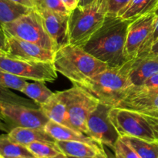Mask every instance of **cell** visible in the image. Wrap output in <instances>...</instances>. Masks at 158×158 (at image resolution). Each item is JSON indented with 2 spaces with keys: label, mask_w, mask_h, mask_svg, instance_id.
<instances>
[{
  "label": "cell",
  "mask_w": 158,
  "mask_h": 158,
  "mask_svg": "<svg viewBox=\"0 0 158 158\" xmlns=\"http://www.w3.org/2000/svg\"><path fill=\"white\" fill-rule=\"evenodd\" d=\"M131 20L106 15L103 26L92 35L83 49L108 67H120L128 60L125 56L127 35Z\"/></svg>",
  "instance_id": "cell-1"
},
{
  "label": "cell",
  "mask_w": 158,
  "mask_h": 158,
  "mask_svg": "<svg viewBox=\"0 0 158 158\" xmlns=\"http://www.w3.org/2000/svg\"><path fill=\"white\" fill-rule=\"evenodd\" d=\"M52 63L57 73H60L74 85L108 68L106 63L93 56L83 47L71 44L57 49Z\"/></svg>",
  "instance_id": "cell-2"
},
{
  "label": "cell",
  "mask_w": 158,
  "mask_h": 158,
  "mask_svg": "<svg viewBox=\"0 0 158 158\" xmlns=\"http://www.w3.org/2000/svg\"><path fill=\"white\" fill-rule=\"evenodd\" d=\"M92 94L100 103L116 107L133 86L125 64L108 67L100 73L76 84Z\"/></svg>",
  "instance_id": "cell-3"
},
{
  "label": "cell",
  "mask_w": 158,
  "mask_h": 158,
  "mask_svg": "<svg viewBox=\"0 0 158 158\" xmlns=\"http://www.w3.org/2000/svg\"><path fill=\"white\" fill-rule=\"evenodd\" d=\"M106 15V0H97L89 6H77L69 19V44L83 47L103 26Z\"/></svg>",
  "instance_id": "cell-4"
},
{
  "label": "cell",
  "mask_w": 158,
  "mask_h": 158,
  "mask_svg": "<svg viewBox=\"0 0 158 158\" xmlns=\"http://www.w3.org/2000/svg\"><path fill=\"white\" fill-rule=\"evenodd\" d=\"M110 117L120 137L158 140V117L125 108L112 107Z\"/></svg>",
  "instance_id": "cell-5"
},
{
  "label": "cell",
  "mask_w": 158,
  "mask_h": 158,
  "mask_svg": "<svg viewBox=\"0 0 158 158\" xmlns=\"http://www.w3.org/2000/svg\"><path fill=\"white\" fill-rule=\"evenodd\" d=\"M6 35H12L56 52L53 42L45 29L43 19L36 9L21 15L2 26Z\"/></svg>",
  "instance_id": "cell-6"
},
{
  "label": "cell",
  "mask_w": 158,
  "mask_h": 158,
  "mask_svg": "<svg viewBox=\"0 0 158 158\" xmlns=\"http://www.w3.org/2000/svg\"><path fill=\"white\" fill-rule=\"evenodd\" d=\"M64 94L71 128L86 135V122L100 101L77 85L64 90Z\"/></svg>",
  "instance_id": "cell-7"
},
{
  "label": "cell",
  "mask_w": 158,
  "mask_h": 158,
  "mask_svg": "<svg viewBox=\"0 0 158 158\" xmlns=\"http://www.w3.org/2000/svg\"><path fill=\"white\" fill-rule=\"evenodd\" d=\"M155 23L154 12L131 20L125 46V56L128 61L151 51L154 43Z\"/></svg>",
  "instance_id": "cell-8"
},
{
  "label": "cell",
  "mask_w": 158,
  "mask_h": 158,
  "mask_svg": "<svg viewBox=\"0 0 158 158\" xmlns=\"http://www.w3.org/2000/svg\"><path fill=\"white\" fill-rule=\"evenodd\" d=\"M0 69L25 80L43 83L54 82L57 78V71L52 62L21 60L6 55L0 56Z\"/></svg>",
  "instance_id": "cell-9"
},
{
  "label": "cell",
  "mask_w": 158,
  "mask_h": 158,
  "mask_svg": "<svg viewBox=\"0 0 158 158\" xmlns=\"http://www.w3.org/2000/svg\"><path fill=\"white\" fill-rule=\"evenodd\" d=\"M112 107L100 102L86 122V135L100 144L106 145L114 150L120 135L110 117V111Z\"/></svg>",
  "instance_id": "cell-10"
},
{
  "label": "cell",
  "mask_w": 158,
  "mask_h": 158,
  "mask_svg": "<svg viewBox=\"0 0 158 158\" xmlns=\"http://www.w3.org/2000/svg\"><path fill=\"white\" fill-rule=\"evenodd\" d=\"M0 120H4L12 129L17 127L44 129L49 120L40 107L12 103H0Z\"/></svg>",
  "instance_id": "cell-11"
},
{
  "label": "cell",
  "mask_w": 158,
  "mask_h": 158,
  "mask_svg": "<svg viewBox=\"0 0 158 158\" xmlns=\"http://www.w3.org/2000/svg\"><path fill=\"white\" fill-rule=\"evenodd\" d=\"M116 107L133 110L158 117V89L133 86Z\"/></svg>",
  "instance_id": "cell-12"
},
{
  "label": "cell",
  "mask_w": 158,
  "mask_h": 158,
  "mask_svg": "<svg viewBox=\"0 0 158 158\" xmlns=\"http://www.w3.org/2000/svg\"><path fill=\"white\" fill-rule=\"evenodd\" d=\"M6 56L21 60L40 62H53L55 52L41 47L31 42L6 35Z\"/></svg>",
  "instance_id": "cell-13"
},
{
  "label": "cell",
  "mask_w": 158,
  "mask_h": 158,
  "mask_svg": "<svg viewBox=\"0 0 158 158\" xmlns=\"http://www.w3.org/2000/svg\"><path fill=\"white\" fill-rule=\"evenodd\" d=\"M43 19L45 29L56 47V51L69 44V13H60L46 9H36Z\"/></svg>",
  "instance_id": "cell-14"
},
{
  "label": "cell",
  "mask_w": 158,
  "mask_h": 158,
  "mask_svg": "<svg viewBox=\"0 0 158 158\" xmlns=\"http://www.w3.org/2000/svg\"><path fill=\"white\" fill-rule=\"evenodd\" d=\"M125 66L133 86H141L158 73V54L150 51L129 60Z\"/></svg>",
  "instance_id": "cell-15"
},
{
  "label": "cell",
  "mask_w": 158,
  "mask_h": 158,
  "mask_svg": "<svg viewBox=\"0 0 158 158\" xmlns=\"http://www.w3.org/2000/svg\"><path fill=\"white\" fill-rule=\"evenodd\" d=\"M56 144L68 157L108 158L102 144H92L82 141H60Z\"/></svg>",
  "instance_id": "cell-16"
},
{
  "label": "cell",
  "mask_w": 158,
  "mask_h": 158,
  "mask_svg": "<svg viewBox=\"0 0 158 158\" xmlns=\"http://www.w3.org/2000/svg\"><path fill=\"white\" fill-rule=\"evenodd\" d=\"M40 107L49 120L71 128L64 91L54 93L52 97Z\"/></svg>",
  "instance_id": "cell-17"
},
{
  "label": "cell",
  "mask_w": 158,
  "mask_h": 158,
  "mask_svg": "<svg viewBox=\"0 0 158 158\" xmlns=\"http://www.w3.org/2000/svg\"><path fill=\"white\" fill-rule=\"evenodd\" d=\"M8 136L12 141L24 146H27L29 143L36 141L50 142V143H56V141L44 129H36V128L17 127L10 130L8 133Z\"/></svg>",
  "instance_id": "cell-18"
},
{
  "label": "cell",
  "mask_w": 158,
  "mask_h": 158,
  "mask_svg": "<svg viewBox=\"0 0 158 158\" xmlns=\"http://www.w3.org/2000/svg\"><path fill=\"white\" fill-rule=\"evenodd\" d=\"M45 131L53 137L56 140L60 141H82L86 143H92V144H100L88 137L85 134L78 132L75 130L69 128L68 127L59 124L56 122L49 120L44 128Z\"/></svg>",
  "instance_id": "cell-19"
},
{
  "label": "cell",
  "mask_w": 158,
  "mask_h": 158,
  "mask_svg": "<svg viewBox=\"0 0 158 158\" xmlns=\"http://www.w3.org/2000/svg\"><path fill=\"white\" fill-rule=\"evenodd\" d=\"M158 6V0H131L117 16L125 20H133L151 13Z\"/></svg>",
  "instance_id": "cell-20"
},
{
  "label": "cell",
  "mask_w": 158,
  "mask_h": 158,
  "mask_svg": "<svg viewBox=\"0 0 158 158\" xmlns=\"http://www.w3.org/2000/svg\"><path fill=\"white\" fill-rule=\"evenodd\" d=\"M120 139L129 145L140 158H158V140L148 141L127 136H122Z\"/></svg>",
  "instance_id": "cell-21"
},
{
  "label": "cell",
  "mask_w": 158,
  "mask_h": 158,
  "mask_svg": "<svg viewBox=\"0 0 158 158\" xmlns=\"http://www.w3.org/2000/svg\"><path fill=\"white\" fill-rule=\"evenodd\" d=\"M31 10L32 9L17 4L11 0H0V28Z\"/></svg>",
  "instance_id": "cell-22"
},
{
  "label": "cell",
  "mask_w": 158,
  "mask_h": 158,
  "mask_svg": "<svg viewBox=\"0 0 158 158\" xmlns=\"http://www.w3.org/2000/svg\"><path fill=\"white\" fill-rule=\"evenodd\" d=\"M0 156L3 158L34 157L26 146L12 141L8 134L0 135Z\"/></svg>",
  "instance_id": "cell-23"
},
{
  "label": "cell",
  "mask_w": 158,
  "mask_h": 158,
  "mask_svg": "<svg viewBox=\"0 0 158 158\" xmlns=\"http://www.w3.org/2000/svg\"><path fill=\"white\" fill-rule=\"evenodd\" d=\"M21 93L29 97L40 106L46 103L54 94L53 92L43 84V82L40 81L27 83Z\"/></svg>",
  "instance_id": "cell-24"
},
{
  "label": "cell",
  "mask_w": 158,
  "mask_h": 158,
  "mask_svg": "<svg viewBox=\"0 0 158 158\" xmlns=\"http://www.w3.org/2000/svg\"><path fill=\"white\" fill-rule=\"evenodd\" d=\"M36 158H52L61 153L56 143L36 141L26 146Z\"/></svg>",
  "instance_id": "cell-25"
},
{
  "label": "cell",
  "mask_w": 158,
  "mask_h": 158,
  "mask_svg": "<svg viewBox=\"0 0 158 158\" xmlns=\"http://www.w3.org/2000/svg\"><path fill=\"white\" fill-rule=\"evenodd\" d=\"M0 103H12V104H20L24 106H30V107L40 108L38 104L29 99L24 98L17 95L14 92L10 90V89L3 87L0 86Z\"/></svg>",
  "instance_id": "cell-26"
},
{
  "label": "cell",
  "mask_w": 158,
  "mask_h": 158,
  "mask_svg": "<svg viewBox=\"0 0 158 158\" xmlns=\"http://www.w3.org/2000/svg\"><path fill=\"white\" fill-rule=\"evenodd\" d=\"M27 83L25 79L0 69V86L22 92Z\"/></svg>",
  "instance_id": "cell-27"
},
{
  "label": "cell",
  "mask_w": 158,
  "mask_h": 158,
  "mask_svg": "<svg viewBox=\"0 0 158 158\" xmlns=\"http://www.w3.org/2000/svg\"><path fill=\"white\" fill-rule=\"evenodd\" d=\"M36 9H46L60 13H70L62 0H36Z\"/></svg>",
  "instance_id": "cell-28"
},
{
  "label": "cell",
  "mask_w": 158,
  "mask_h": 158,
  "mask_svg": "<svg viewBox=\"0 0 158 158\" xmlns=\"http://www.w3.org/2000/svg\"><path fill=\"white\" fill-rule=\"evenodd\" d=\"M115 158H140L138 154L121 139H119L114 148Z\"/></svg>",
  "instance_id": "cell-29"
},
{
  "label": "cell",
  "mask_w": 158,
  "mask_h": 158,
  "mask_svg": "<svg viewBox=\"0 0 158 158\" xmlns=\"http://www.w3.org/2000/svg\"><path fill=\"white\" fill-rule=\"evenodd\" d=\"M131 0H106L107 6V15H117L124 9Z\"/></svg>",
  "instance_id": "cell-30"
},
{
  "label": "cell",
  "mask_w": 158,
  "mask_h": 158,
  "mask_svg": "<svg viewBox=\"0 0 158 158\" xmlns=\"http://www.w3.org/2000/svg\"><path fill=\"white\" fill-rule=\"evenodd\" d=\"M141 86L148 89H158V73L150 77L143 85H141Z\"/></svg>",
  "instance_id": "cell-31"
},
{
  "label": "cell",
  "mask_w": 158,
  "mask_h": 158,
  "mask_svg": "<svg viewBox=\"0 0 158 158\" xmlns=\"http://www.w3.org/2000/svg\"><path fill=\"white\" fill-rule=\"evenodd\" d=\"M11 1L14 2L19 5H21V6H26L29 9H36V0H11Z\"/></svg>",
  "instance_id": "cell-32"
},
{
  "label": "cell",
  "mask_w": 158,
  "mask_h": 158,
  "mask_svg": "<svg viewBox=\"0 0 158 158\" xmlns=\"http://www.w3.org/2000/svg\"><path fill=\"white\" fill-rule=\"evenodd\" d=\"M62 1L69 12L73 11L78 6L79 0H62Z\"/></svg>",
  "instance_id": "cell-33"
},
{
  "label": "cell",
  "mask_w": 158,
  "mask_h": 158,
  "mask_svg": "<svg viewBox=\"0 0 158 158\" xmlns=\"http://www.w3.org/2000/svg\"><path fill=\"white\" fill-rule=\"evenodd\" d=\"M6 36L4 31L2 28H0V49L4 50L6 52Z\"/></svg>",
  "instance_id": "cell-34"
},
{
  "label": "cell",
  "mask_w": 158,
  "mask_h": 158,
  "mask_svg": "<svg viewBox=\"0 0 158 158\" xmlns=\"http://www.w3.org/2000/svg\"><path fill=\"white\" fill-rule=\"evenodd\" d=\"M154 13L156 15V23H155V29H154V36H153V40H154V43L157 41L158 40V6L157 9L154 11ZM154 44V43H153Z\"/></svg>",
  "instance_id": "cell-35"
},
{
  "label": "cell",
  "mask_w": 158,
  "mask_h": 158,
  "mask_svg": "<svg viewBox=\"0 0 158 158\" xmlns=\"http://www.w3.org/2000/svg\"><path fill=\"white\" fill-rule=\"evenodd\" d=\"M97 0H79L78 2V6L80 7H84V6H89V5L92 4L94 2H96Z\"/></svg>",
  "instance_id": "cell-36"
},
{
  "label": "cell",
  "mask_w": 158,
  "mask_h": 158,
  "mask_svg": "<svg viewBox=\"0 0 158 158\" xmlns=\"http://www.w3.org/2000/svg\"><path fill=\"white\" fill-rule=\"evenodd\" d=\"M151 52H154V53L158 54V40L154 43L152 47H151Z\"/></svg>",
  "instance_id": "cell-37"
},
{
  "label": "cell",
  "mask_w": 158,
  "mask_h": 158,
  "mask_svg": "<svg viewBox=\"0 0 158 158\" xmlns=\"http://www.w3.org/2000/svg\"><path fill=\"white\" fill-rule=\"evenodd\" d=\"M52 158H69L68 156H66V154H64L63 153H60V154H59L58 155L55 156V157H52Z\"/></svg>",
  "instance_id": "cell-38"
},
{
  "label": "cell",
  "mask_w": 158,
  "mask_h": 158,
  "mask_svg": "<svg viewBox=\"0 0 158 158\" xmlns=\"http://www.w3.org/2000/svg\"><path fill=\"white\" fill-rule=\"evenodd\" d=\"M6 52H5L4 50L0 49V56H6Z\"/></svg>",
  "instance_id": "cell-39"
},
{
  "label": "cell",
  "mask_w": 158,
  "mask_h": 158,
  "mask_svg": "<svg viewBox=\"0 0 158 158\" xmlns=\"http://www.w3.org/2000/svg\"><path fill=\"white\" fill-rule=\"evenodd\" d=\"M15 158H36L34 157H15Z\"/></svg>",
  "instance_id": "cell-40"
},
{
  "label": "cell",
  "mask_w": 158,
  "mask_h": 158,
  "mask_svg": "<svg viewBox=\"0 0 158 158\" xmlns=\"http://www.w3.org/2000/svg\"><path fill=\"white\" fill-rule=\"evenodd\" d=\"M69 158H95V157H69Z\"/></svg>",
  "instance_id": "cell-41"
},
{
  "label": "cell",
  "mask_w": 158,
  "mask_h": 158,
  "mask_svg": "<svg viewBox=\"0 0 158 158\" xmlns=\"http://www.w3.org/2000/svg\"><path fill=\"white\" fill-rule=\"evenodd\" d=\"M0 158H3L2 157H1V156H0Z\"/></svg>",
  "instance_id": "cell-42"
}]
</instances>
